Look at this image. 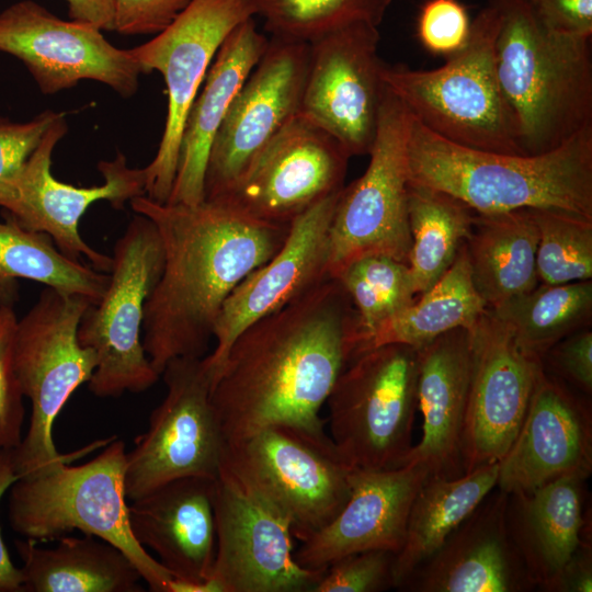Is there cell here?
<instances>
[{
	"instance_id": "1",
	"label": "cell",
	"mask_w": 592,
	"mask_h": 592,
	"mask_svg": "<svg viewBox=\"0 0 592 592\" xmlns=\"http://www.w3.org/2000/svg\"><path fill=\"white\" fill-rule=\"evenodd\" d=\"M356 334V312L335 277L248 326L212 388L226 444L278 423L325 432L319 412L352 360Z\"/></svg>"
},
{
	"instance_id": "2",
	"label": "cell",
	"mask_w": 592,
	"mask_h": 592,
	"mask_svg": "<svg viewBox=\"0 0 592 592\" xmlns=\"http://www.w3.org/2000/svg\"><path fill=\"white\" fill-rule=\"evenodd\" d=\"M156 226L163 269L146 306L141 341L161 376L177 357H204L223 305L237 285L267 262L291 225L259 220L218 200L194 205L130 200Z\"/></svg>"
},
{
	"instance_id": "3",
	"label": "cell",
	"mask_w": 592,
	"mask_h": 592,
	"mask_svg": "<svg viewBox=\"0 0 592 592\" xmlns=\"http://www.w3.org/2000/svg\"><path fill=\"white\" fill-rule=\"evenodd\" d=\"M408 177L477 214L548 208L592 220V126L545 153L510 155L459 146L412 116Z\"/></svg>"
},
{
	"instance_id": "4",
	"label": "cell",
	"mask_w": 592,
	"mask_h": 592,
	"mask_svg": "<svg viewBox=\"0 0 592 592\" xmlns=\"http://www.w3.org/2000/svg\"><path fill=\"white\" fill-rule=\"evenodd\" d=\"M492 1L497 73L519 145L545 153L592 126L591 36L548 26L523 0Z\"/></svg>"
},
{
	"instance_id": "5",
	"label": "cell",
	"mask_w": 592,
	"mask_h": 592,
	"mask_svg": "<svg viewBox=\"0 0 592 592\" xmlns=\"http://www.w3.org/2000/svg\"><path fill=\"white\" fill-rule=\"evenodd\" d=\"M126 448L103 439L19 476L9 488V522L34 542L72 531L110 542L136 566L155 592H170L173 577L133 536L125 492Z\"/></svg>"
},
{
	"instance_id": "6",
	"label": "cell",
	"mask_w": 592,
	"mask_h": 592,
	"mask_svg": "<svg viewBox=\"0 0 592 592\" xmlns=\"http://www.w3.org/2000/svg\"><path fill=\"white\" fill-rule=\"evenodd\" d=\"M500 13L489 0L474 21L467 44L431 70L382 67L386 88L432 133L459 146L525 155L496 66Z\"/></svg>"
},
{
	"instance_id": "7",
	"label": "cell",
	"mask_w": 592,
	"mask_h": 592,
	"mask_svg": "<svg viewBox=\"0 0 592 592\" xmlns=\"http://www.w3.org/2000/svg\"><path fill=\"white\" fill-rule=\"evenodd\" d=\"M418 350L386 344L353 358L326 401L331 440L357 469L403 466L418 408Z\"/></svg>"
},
{
	"instance_id": "8",
	"label": "cell",
	"mask_w": 592,
	"mask_h": 592,
	"mask_svg": "<svg viewBox=\"0 0 592 592\" xmlns=\"http://www.w3.org/2000/svg\"><path fill=\"white\" fill-rule=\"evenodd\" d=\"M110 281L96 304L83 312L78 341L96 356L88 382L98 397L141 392L160 375L148 360L141 341L146 303L163 269V249L153 223L136 214L117 239Z\"/></svg>"
},
{
	"instance_id": "9",
	"label": "cell",
	"mask_w": 592,
	"mask_h": 592,
	"mask_svg": "<svg viewBox=\"0 0 592 592\" xmlns=\"http://www.w3.org/2000/svg\"><path fill=\"white\" fill-rule=\"evenodd\" d=\"M86 296L45 287L16 322L14 367L23 396L32 403L30 425L13 449L18 477L64 457L53 441L59 412L96 367L95 353L78 341Z\"/></svg>"
},
{
	"instance_id": "10",
	"label": "cell",
	"mask_w": 592,
	"mask_h": 592,
	"mask_svg": "<svg viewBox=\"0 0 592 592\" xmlns=\"http://www.w3.org/2000/svg\"><path fill=\"white\" fill-rule=\"evenodd\" d=\"M224 460L287 516L299 542L341 511L355 469L326 432L281 423L227 443Z\"/></svg>"
},
{
	"instance_id": "11",
	"label": "cell",
	"mask_w": 592,
	"mask_h": 592,
	"mask_svg": "<svg viewBox=\"0 0 592 592\" xmlns=\"http://www.w3.org/2000/svg\"><path fill=\"white\" fill-rule=\"evenodd\" d=\"M412 116L386 88L365 172L343 186L329 229L328 273L368 255L408 264V139Z\"/></svg>"
},
{
	"instance_id": "12",
	"label": "cell",
	"mask_w": 592,
	"mask_h": 592,
	"mask_svg": "<svg viewBox=\"0 0 592 592\" xmlns=\"http://www.w3.org/2000/svg\"><path fill=\"white\" fill-rule=\"evenodd\" d=\"M205 356L173 358L161 373L166 397L126 452L127 500L179 478H216L226 442L212 403L215 375Z\"/></svg>"
},
{
	"instance_id": "13",
	"label": "cell",
	"mask_w": 592,
	"mask_h": 592,
	"mask_svg": "<svg viewBox=\"0 0 592 592\" xmlns=\"http://www.w3.org/2000/svg\"><path fill=\"white\" fill-rule=\"evenodd\" d=\"M214 592H311L326 570L295 559L287 516L225 460L214 479Z\"/></svg>"
},
{
	"instance_id": "14",
	"label": "cell",
	"mask_w": 592,
	"mask_h": 592,
	"mask_svg": "<svg viewBox=\"0 0 592 592\" xmlns=\"http://www.w3.org/2000/svg\"><path fill=\"white\" fill-rule=\"evenodd\" d=\"M253 15L250 0H192L151 41L128 49L144 73L156 70L162 75L168 93V112L159 148L144 168L147 197L168 202L189 111L225 38Z\"/></svg>"
},
{
	"instance_id": "15",
	"label": "cell",
	"mask_w": 592,
	"mask_h": 592,
	"mask_svg": "<svg viewBox=\"0 0 592 592\" xmlns=\"http://www.w3.org/2000/svg\"><path fill=\"white\" fill-rule=\"evenodd\" d=\"M66 133L61 113L7 189L0 206L21 227L49 235L65 255L78 261L84 257L93 269L110 272L112 257L98 252L81 238L79 220L98 201L122 209L126 202L145 195L144 168L128 167L125 156L117 152L113 160L98 164L104 178L102 185L79 187L64 183L53 177L50 166L53 150Z\"/></svg>"
},
{
	"instance_id": "16",
	"label": "cell",
	"mask_w": 592,
	"mask_h": 592,
	"mask_svg": "<svg viewBox=\"0 0 592 592\" xmlns=\"http://www.w3.org/2000/svg\"><path fill=\"white\" fill-rule=\"evenodd\" d=\"M308 61L309 44L269 39L213 140L204 200L215 198L235 185L300 112Z\"/></svg>"
},
{
	"instance_id": "17",
	"label": "cell",
	"mask_w": 592,
	"mask_h": 592,
	"mask_svg": "<svg viewBox=\"0 0 592 592\" xmlns=\"http://www.w3.org/2000/svg\"><path fill=\"white\" fill-rule=\"evenodd\" d=\"M378 26L356 22L309 43L300 113L331 134L350 156L368 155L385 90Z\"/></svg>"
},
{
	"instance_id": "18",
	"label": "cell",
	"mask_w": 592,
	"mask_h": 592,
	"mask_svg": "<svg viewBox=\"0 0 592 592\" xmlns=\"http://www.w3.org/2000/svg\"><path fill=\"white\" fill-rule=\"evenodd\" d=\"M351 156L327 130L298 113L221 201L246 215L291 225L344 186Z\"/></svg>"
},
{
	"instance_id": "19",
	"label": "cell",
	"mask_w": 592,
	"mask_h": 592,
	"mask_svg": "<svg viewBox=\"0 0 592 592\" xmlns=\"http://www.w3.org/2000/svg\"><path fill=\"white\" fill-rule=\"evenodd\" d=\"M0 50L20 59L44 94L88 79L129 98L144 73L129 50L113 46L101 30L61 20L32 0L0 13Z\"/></svg>"
},
{
	"instance_id": "20",
	"label": "cell",
	"mask_w": 592,
	"mask_h": 592,
	"mask_svg": "<svg viewBox=\"0 0 592 592\" xmlns=\"http://www.w3.org/2000/svg\"><path fill=\"white\" fill-rule=\"evenodd\" d=\"M473 368L462 439L464 474L500 462L526 414L542 361L489 308L469 329Z\"/></svg>"
},
{
	"instance_id": "21",
	"label": "cell",
	"mask_w": 592,
	"mask_h": 592,
	"mask_svg": "<svg viewBox=\"0 0 592 592\" xmlns=\"http://www.w3.org/2000/svg\"><path fill=\"white\" fill-rule=\"evenodd\" d=\"M591 473V406L542 366L521 429L499 462L497 487L527 492L566 476L588 479Z\"/></svg>"
},
{
	"instance_id": "22",
	"label": "cell",
	"mask_w": 592,
	"mask_h": 592,
	"mask_svg": "<svg viewBox=\"0 0 592 592\" xmlns=\"http://www.w3.org/2000/svg\"><path fill=\"white\" fill-rule=\"evenodd\" d=\"M341 190L295 218L278 251L225 300L215 325V349L205 356L215 379L232 342L248 326L331 277L329 229Z\"/></svg>"
},
{
	"instance_id": "23",
	"label": "cell",
	"mask_w": 592,
	"mask_h": 592,
	"mask_svg": "<svg viewBox=\"0 0 592 592\" xmlns=\"http://www.w3.org/2000/svg\"><path fill=\"white\" fill-rule=\"evenodd\" d=\"M430 475L419 463L394 469H357L351 492L337 516L295 551L304 568L325 570L337 559L357 551L401 550L413 500Z\"/></svg>"
},
{
	"instance_id": "24",
	"label": "cell",
	"mask_w": 592,
	"mask_h": 592,
	"mask_svg": "<svg viewBox=\"0 0 592 592\" xmlns=\"http://www.w3.org/2000/svg\"><path fill=\"white\" fill-rule=\"evenodd\" d=\"M508 493L490 492L399 587L415 592H522L535 588L508 532Z\"/></svg>"
},
{
	"instance_id": "25",
	"label": "cell",
	"mask_w": 592,
	"mask_h": 592,
	"mask_svg": "<svg viewBox=\"0 0 592 592\" xmlns=\"http://www.w3.org/2000/svg\"><path fill=\"white\" fill-rule=\"evenodd\" d=\"M214 479H174L128 504L132 534L173 577L170 592H189L210 578L216 555Z\"/></svg>"
},
{
	"instance_id": "26",
	"label": "cell",
	"mask_w": 592,
	"mask_h": 592,
	"mask_svg": "<svg viewBox=\"0 0 592 592\" xmlns=\"http://www.w3.org/2000/svg\"><path fill=\"white\" fill-rule=\"evenodd\" d=\"M471 368V334L466 328L449 330L418 349L423 435L407 463H419L430 475L446 479L464 474L462 439Z\"/></svg>"
},
{
	"instance_id": "27",
	"label": "cell",
	"mask_w": 592,
	"mask_h": 592,
	"mask_svg": "<svg viewBox=\"0 0 592 592\" xmlns=\"http://www.w3.org/2000/svg\"><path fill=\"white\" fill-rule=\"evenodd\" d=\"M585 481L566 476L527 492L508 493L506 527L535 588L548 591L577 550L591 540Z\"/></svg>"
},
{
	"instance_id": "28",
	"label": "cell",
	"mask_w": 592,
	"mask_h": 592,
	"mask_svg": "<svg viewBox=\"0 0 592 592\" xmlns=\"http://www.w3.org/2000/svg\"><path fill=\"white\" fill-rule=\"evenodd\" d=\"M269 44L249 18L237 25L217 50L186 116L178 168L167 203L194 205L204 201V177L213 140L238 91Z\"/></svg>"
},
{
	"instance_id": "29",
	"label": "cell",
	"mask_w": 592,
	"mask_h": 592,
	"mask_svg": "<svg viewBox=\"0 0 592 592\" xmlns=\"http://www.w3.org/2000/svg\"><path fill=\"white\" fill-rule=\"evenodd\" d=\"M52 548L16 540L22 592H140L143 577L132 560L102 538L65 535Z\"/></svg>"
},
{
	"instance_id": "30",
	"label": "cell",
	"mask_w": 592,
	"mask_h": 592,
	"mask_svg": "<svg viewBox=\"0 0 592 592\" xmlns=\"http://www.w3.org/2000/svg\"><path fill=\"white\" fill-rule=\"evenodd\" d=\"M537 246L538 229L530 208L474 215L466 248L473 284L487 308L538 285Z\"/></svg>"
},
{
	"instance_id": "31",
	"label": "cell",
	"mask_w": 592,
	"mask_h": 592,
	"mask_svg": "<svg viewBox=\"0 0 592 592\" xmlns=\"http://www.w3.org/2000/svg\"><path fill=\"white\" fill-rule=\"evenodd\" d=\"M486 310L471 281L465 242L434 285L356 343L352 360L386 344H406L418 350L449 330L471 329Z\"/></svg>"
},
{
	"instance_id": "32",
	"label": "cell",
	"mask_w": 592,
	"mask_h": 592,
	"mask_svg": "<svg viewBox=\"0 0 592 592\" xmlns=\"http://www.w3.org/2000/svg\"><path fill=\"white\" fill-rule=\"evenodd\" d=\"M498 475L499 462L452 479L428 476L413 500L405 543L394 561L395 588L399 589L493 491Z\"/></svg>"
},
{
	"instance_id": "33",
	"label": "cell",
	"mask_w": 592,
	"mask_h": 592,
	"mask_svg": "<svg viewBox=\"0 0 592 592\" xmlns=\"http://www.w3.org/2000/svg\"><path fill=\"white\" fill-rule=\"evenodd\" d=\"M18 278L31 280L96 304L110 275L65 255L45 232L21 227L9 214L0 221V305L13 306Z\"/></svg>"
},
{
	"instance_id": "34",
	"label": "cell",
	"mask_w": 592,
	"mask_h": 592,
	"mask_svg": "<svg viewBox=\"0 0 592 592\" xmlns=\"http://www.w3.org/2000/svg\"><path fill=\"white\" fill-rule=\"evenodd\" d=\"M474 215L465 203L445 192L408 184V266L415 296L434 285L452 265L470 237Z\"/></svg>"
},
{
	"instance_id": "35",
	"label": "cell",
	"mask_w": 592,
	"mask_h": 592,
	"mask_svg": "<svg viewBox=\"0 0 592 592\" xmlns=\"http://www.w3.org/2000/svg\"><path fill=\"white\" fill-rule=\"evenodd\" d=\"M490 310L511 328L525 354L542 361L556 343L590 325L592 282L537 285Z\"/></svg>"
},
{
	"instance_id": "36",
	"label": "cell",
	"mask_w": 592,
	"mask_h": 592,
	"mask_svg": "<svg viewBox=\"0 0 592 592\" xmlns=\"http://www.w3.org/2000/svg\"><path fill=\"white\" fill-rule=\"evenodd\" d=\"M271 37L311 43L345 25H379L391 0H250Z\"/></svg>"
},
{
	"instance_id": "37",
	"label": "cell",
	"mask_w": 592,
	"mask_h": 592,
	"mask_svg": "<svg viewBox=\"0 0 592 592\" xmlns=\"http://www.w3.org/2000/svg\"><path fill=\"white\" fill-rule=\"evenodd\" d=\"M335 278L349 295L356 312L355 345L415 298L408 264L386 255L361 258L349 264Z\"/></svg>"
},
{
	"instance_id": "38",
	"label": "cell",
	"mask_w": 592,
	"mask_h": 592,
	"mask_svg": "<svg viewBox=\"0 0 592 592\" xmlns=\"http://www.w3.org/2000/svg\"><path fill=\"white\" fill-rule=\"evenodd\" d=\"M538 229L536 266L542 284L592 278V220L566 212L530 208Z\"/></svg>"
},
{
	"instance_id": "39",
	"label": "cell",
	"mask_w": 592,
	"mask_h": 592,
	"mask_svg": "<svg viewBox=\"0 0 592 592\" xmlns=\"http://www.w3.org/2000/svg\"><path fill=\"white\" fill-rule=\"evenodd\" d=\"M396 554L371 549L345 555L323 571L311 592H377L395 588Z\"/></svg>"
},
{
	"instance_id": "40",
	"label": "cell",
	"mask_w": 592,
	"mask_h": 592,
	"mask_svg": "<svg viewBox=\"0 0 592 592\" xmlns=\"http://www.w3.org/2000/svg\"><path fill=\"white\" fill-rule=\"evenodd\" d=\"M16 317L11 305H0V448L14 449L22 441L25 409L14 367Z\"/></svg>"
},
{
	"instance_id": "41",
	"label": "cell",
	"mask_w": 592,
	"mask_h": 592,
	"mask_svg": "<svg viewBox=\"0 0 592 592\" xmlns=\"http://www.w3.org/2000/svg\"><path fill=\"white\" fill-rule=\"evenodd\" d=\"M470 26L468 11L458 0H428L418 15L417 35L426 50L448 57L467 44Z\"/></svg>"
},
{
	"instance_id": "42",
	"label": "cell",
	"mask_w": 592,
	"mask_h": 592,
	"mask_svg": "<svg viewBox=\"0 0 592 592\" xmlns=\"http://www.w3.org/2000/svg\"><path fill=\"white\" fill-rule=\"evenodd\" d=\"M60 114L47 110L26 123L0 117V200Z\"/></svg>"
},
{
	"instance_id": "43",
	"label": "cell",
	"mask_w": 592,
	"mask_h": 592,
	"mask_svg": "<svg viewBox=\"0 0 592 592\" xmlns=\"http://www.w3.org/2000/svg\"><path fill=\"white\" fill-rule=\"evenodd\" d=\"M545 372L585 396L592 392V332L578 330L550 348L542 358Z\"/></svg>"
},
{
	"instance_id": "44",
	"label": "cell",
	"mask_w": 592,
	"mask_h": 592,
	"mask_svg": "<svg viewBox=\"0 0 592 592\" xmlns=\"http://www.w3.org/2000/svg\"><path fill=\"white\" fill-rule=\"evenodd\" d=\"M192 0H115L114 31L123 35L158 34Z\"/></svg>"
},
{
	"instance_id": "45",
	"label": "cell",
	"mask_w": 592,
	"mask_h": 592,
	"mask_svg": "<svg viewBox=\"0 0 592 592\" xmlns=\"http://www.w3.org/2000/svg\"><path fill=\"white\" fill-rule=\"evenodd\" d=\"M548 26L591 36L592 0H523Z\"/></svg>"
},
{
	"instance_id": "46",
	"label": "cell",
	"mask_w": 592,
	"mask_h": 592,
	"mask_svg": "<svg viewBox=\"0 0 592 592\" xmlns=\"http://www.w3.org/2000/svg\"><path fill=\"white\" fill-rule=\"evenodd\" d=\"M18 478L13 449L0 448V502ZM0 592H22V576L10 558L0 530Z\"/></svg>"
},
{
	"instance_id": "47",
	"label": "cell",
	"mask_w": 592,
	"mask_h": 592,
	"mask_svg": "<svg viewBox=\"0 0 592 592\" xmlns=\"http://www.w3.org/2000/svg\"><path fill=\"white\" fill-rule=\"evenodd\" d=\"M549 592L592 591V545L585 542L565 566L548 589Z\"/></svg>"
},
{
	"instance_id": "48",
	"label": "cell",
	"mask_w": 592,
	"mask_h": 592,
	"mask_svg": "<svg viewBox=\"0 0 592 592\" xmlns=\"http://www.w3.org/2000/svg\"><path fill=\"white\" fill-rule=\"evenodd\" d=\"M71 21L90 24L101 31H114L115 0H65Z\"/></svg>"
}]
</instances>
